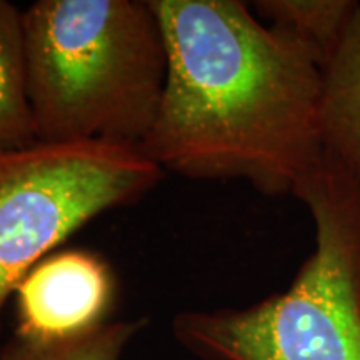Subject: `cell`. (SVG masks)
<instances>
[{
  "mask_svg": "<svg viewBox=\"0 0 360 360\" xmlns=\"http://www.w3.org/2000/svg\"><path fill=\"white\" fill-rule=\"evenodd\" d=\"M167 79L141 150L192 180H245L295 195L321 164L323 74L240 0H150Z\"/></svg>",
  "mask_w": 360,
  "mask_h": 360,
  "instance_id": "1",
  "label": "cell"
},
{
  "mask_svg": "<svg viewBox=\"0 0 360 360\" xmlns=\"http://www.w3.org/2000/svg\"><path fill=\"white\" fill-rule=\"evenodd\" d=\"M22 25L37 143L141 148L167 79L150 0H39Z\"/></svg>",
  "mask_w": 360,
  "mask_h": 360,
  "instance_id": "2",
  "label": "cell"
},
{
  "mask_svg": "<svg viewBox=\"0 0 360 360\" xmlns=\"http://www.w3.org/2000/svg\"><path fill=\"white\" fill-rule=\"evenodd\" d=\"M314 252L283 292L245 309L184 310L172 332L202 360H360V184L326 150L295 192Z\"/></svg>",
  "mask_w": 360,
  "mask_h": 360,
  "instance_id": "3",
  "label": "cell"
},
{
  "mask_svg": "<svg viewBox=\"0 0 360 360\" xmlns=\"http://www.w3.org/2000/svg\"><path fill=\"white\" fill-rule=\"evenodd\" d=\"M165 172L139 147L35 143L0 152V328L27 274L98 215L135 204Z\"/></svg>",
  "mask_w": 360,
  "mask_h": 360,
  "instance_id": "4",
  "label": "cell"
},
{
  "mask_svg": "<svg viewBox=\"0 0 360 360\" xmlns=\"http://www.w3.org/2000/svg\"><path fill=\"white\" fill-rule=\"evenodd\" d=\"M117 302L114 270L96 252H53L15 290V335L30 340L70 339L110 322Z\"/></svg>",
  "mask_w": 360,
  "mask_h": 360,
  "instance_id": "5",
  "label": "cell"
},
{
  "mask_svg": "<svg viewBox=\"0 0 360 360\" xmlns=\"http://www.w3.org/2000/svg\"><path fill=\"white\" fill-rule=\"evenodd\" d=\"M322 74L323 147L360 184V2L339 51Z\"/></svg>",
  "mask_w": 360,
  "mask_h": 360,
  "instance_id": "6",
  "label": "cell"
},
{
  "mask_svg": "<svg viewBox=\"0 0 360 360\" xmlns=\"http://www.w3.org/2000/svg\"><path fill=\"white\" fill-rule=\"evenodd\" d=\"M255 11L269 25L287 34L310 53L322 72L345 37L355 0H259Z\"/></svg>",
  "mask_w": 360,
  "mask_h": 360,
  "instance_id": "7",
  "label": "cell"
},
{
  "mask_svg": "<svg viewBox=\"0 0 360 360\" xmlns=\"http://www.w3.org/2000/svg\"><path fill=\"white\" fill-rule=\"evenodd\" d=\"M37 143L27 98L25 42L22 11L0 0V152Z\"/></svg>",
  "mask_w": 360,
  "mask_h": 360,
  "instance_id": "8",
  "label": "cell"
},
{
  "mask_svg": "<svg viewBox=\"0 0 360 360\" xmlns=\"http://www.w3.org/2000/svg\"><path fill=\"white\" fill-rule=\"evenodd\" d=\"M146 321H110L87 334L60 340L15 335L0 349V360H122L125 349Z\"/></svg>",
  "mask_w": 360,
  "mask_h": 360,
  "instance_id": "9",
  "label": "cell"
}]
</instances>
